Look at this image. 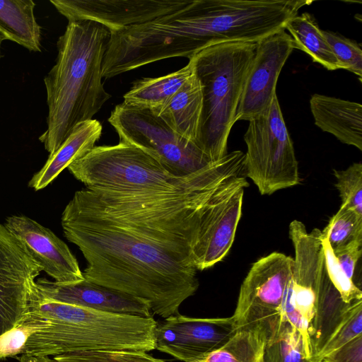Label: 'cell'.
<instances>
[{"mask_svg":"<svg viewBox=\"0 0 362 362\" xmlns=\"http://www.w3.org/2000/svg\"><path fill=\"white\" fill-rule=\"evenodd\" d=\"M194 73V62L191 58L182 69L157 78H144L134 82L124 95V103L154 109L166 103Z\"/></svg>","mask_w":362,"mask_h":362,"instance_id":"7402d4cb","label":"cell"},{"mask_svg":"<svg viewBox=\"0 0 362 362\" xmlns=\"http://www.w3.org/2000/svg\"><path fill=\"white\" fill-rule=\"evenodd\" d=\"M102 130L100 123L93 119L77 124L57 151L49 156L41 170L33 176L29 187L36 191L47 187L70 163L95 146Z\"/></svg>","mask_w":362,"mask_h":362,"instance_id":"d6986e66","label":"cell"},{"mask_svg":"<svg viewBox=\"0 0 362 362\" xmlns=\"http://www.w3.org/2000/svg\"><path fill=\"white\" fill-rule=\"evenodd\" d=\"M244 175V154L234 151L171 187L76 191L61 223L86 261L84 279L165 319L178 313L199 287L193 248L202 212L225 182Z\"/></svg>","mask_w":362,"mask_h":362,"instance_id":"6da1fadb","label":"cell"},{"mask_svg":"<svg viewBox=\"0 0 362 362\" xmlns=\"http://www.w3.org/2000/svg\"><path fill=\"white\" fill-rule=\"evenodd\" d=\"M4 226L54 281L69 284L84 279L77 259L52 230L25 216H10Z\"/></svg>","mask_w":362,"mask_h":362,"instance_id":"9a60e30c","label":"cell"},{"mask_svg":"<svg viewBox=\"0 0 362 362\" xmlns=\"http://www.w3.org/2000/svg\"><path fill=\"white\" fill-rule=\"evenodd\" d=\"M290 33L295 49L308 54L329 71L341 69L333 51L313 15L303 13L291 18L285 26Z\"/></svg>","mask_w":362,"mask_h":362,"instance_id":"603a6c76","label":"cell"},{"mask_svg":"<svg viewBox=\"0 0 362 362\" xmlns=\"http://www.w3.org/2000/svg\"><path fill=\"white\" fill-rule=\"evenodd\" d=\"M19 362H56L49 356H35L22 355L18 358Z\"/></svg>","mask_w":362,"mask_h":362,"instance_id":"e575fe53","label":"cell"},{"mask_svg":"<svg viewBox=\"0 0 362 362\" xmlns=\"http://www.w3.org/2000/svg\"><path fill=\"white\" fill-rule=\"evenodd\" d=\"M32 0H0V34L30 52H41V27Z\"/></svg>","mask_w":362,"mask_h":362,"instance_id":"44dd1931","label":"cell"},{"mask_svg":"<svg viewBox=\"0 0 362 362\" xmlns=\"http://www.w3.org/2000/svg\"><path fill=\"white\" fill-rule=\"evenodd\" d=\"M248 122L243 136L245 177L262 195L298 185V161L277 95L265 111Z\"/></svg>","mask_w":362,"mask_h":362,"instance_id":"8992f818","label":"cell"},{"mask_svg":"<svg viewBox=\"0 0 362 362\" xmlns=\"http://www.w3.org/2000/svg\"><path fill=\"white\" fill-rule=\"evenodd\" d=\"M288 231L295 257L282 299L281 319L282 323L288 322L299 332L313 361L312 323L325 268L322 230L314 228L308 233L301 221L294 220Z\"/></svg>","mask_w":362,"mask_h":362,"instance_id":"ba28073f","label":"cell"},{"mask_svg":"<svg viewBox=\"0 0 362 362\" xmlns=\"http://www.w3.org/2000/svg\"><path fill=\"white\" fill-rule=\"evenodd\" d=\"M233 317L198 318L179 313L156 329V349L184 362H198L223 346L237 332Z\"/></svg>","mask_w":362,"mask_h":362,"instance_id":"7c38bea8","label":"cell"},{"mask_svg":"<svg viewBox=\"0 0 362 362\" xmlns=\"http://www.w3.org/2000/svg\"><path fill=\"white\" fill-rule=\"evenodd\" d=\"M108 122L119 142L147 152L175 176L189 175L214 163L194 143L174 132L151 109L122 103L115 107Z\"/></svg>","mask_w":362,"mask_h":362,"instance_id":"52a82bcc","label":"cell"},{"mask_svg":"<svg viewBox=\"0 0 362 362\" xmlns=\"http://www.w3.org/2000/svg\"><path fill=\"white\" fill-rule=\"evenodd\" d=\"M265 344L259 331L239 329L223 346L198 362H261Z\"/></svg>","mask_w":362,"mask_h":362,"instance_id":"cb8c5ba5","label":"cell"},{"mask_svg":"<svg viewBox=\"0 0 362 362\" xmlns=\"http://www.w3.org/2000/svg\"><path fill=\"white\" fill-rule=\"evenodd\" d=\"M256 43L226 42L207 47L192 59L202 90V110L195 144L213 161L227 153L230 132Z\"/></svg>","mask_w":362,"mask_h":362,"instance_id":"277c9868","label":"cell"},{"mask_svg":"<svg viewBox=\"0 0 362 362\" xmlns=\"http://www.w3.org/2000/svg\"><path fill=\"white\" fill-rule=\"evenodd\" d=\"M361 334H362V300L354 307L322 350L313 360V362H318L325 356Z\"/></svg>","mask_w":362,"mask_h":362,"instance_id":"1f68e13d","label":"cell"},{"mask_svg":"<svg viewBox=\"0 0 362 362\" xmlns=\"http://www.w3.org/2000/svg\"><path fill=\"white\" fill-rule=\"evenodd\" d=\"M67 168L87 188L118 191L171 187L185 177L173 175L147 152L123 142L95 146Z\"/></svg>","mask_w":362,"mask_h":362,"instance_id":"5b68a950","label":"cell"},{"mask_svg":"<svg viewBox=\"0 0 362 362\" xmlns=\"http://www.w3.org/2000/svg\"><path fill=\"white\" fill-rule=\"evenodd\" d=\"M56 362H166L136 350L86 351L54 356Z\"/></svg>","mask_w":362,"mask_h":362,"instance_id":"83f0119b","label":"cell"},{"mask_svg":"<svg viewBox=\"0 0 362 362\" xmlns=\"http://www.w3.org/2000/svg\"><path fill=\"white\" fill-rule=\"evenodd\" d=\"M192 0H50L68 21L89 20L110 33L176 11Z\"/></svg>","mask_w":362,"mask_h":362,"instance_id":"5bb4252c","label":"cell"},{"mask_svg":"<svg viewBox=\"0 0 362 362\" xmlns=\"http://www.w3.org/2000/svg\"><path fill=\"white\" fill-rule=\"evenodd\" d=\"M333 251L356 240H362V215L341 204L322 230Z\"/></svg>","mask_w":362,"mask_h":362,"instance_id":"484cf974","label":"cell"},{"mask_svg":"<svg viewBox=\"0 0 362 362\" xmlns=\"http://www.w3.org/2000/svg\"><path fill=\"white\" fill-rule=\"evenodd\" d=\"M361 300L345 302L331 282L325 266L312 323L313 360L322 350L354 307Z\"/></svg>","mask_w":362,"mask_h":362,"instance_id":"ffe728a7","label":"cell"},{"mask_svg":"<svg viewBox=\"0 0 362 362\" xmlns=\"http://www.w3.org/2000/svg\"><path fill=\"white\" fill-rule=\"evenodd\" d=\"M36 283L43 295L57 302L107 313L152 317L153 313L146 301L86 279L62 284L42 278Z\"/></svg>","mask_w":362,"mask_h":362,"instance_id":"2e32d148","label":"cell"},{"mask_svg":"<svg viewBox=\"0 0 362 362\" xmlns=\"http://www.w3.org/2000/svg\"><path fill=\"white\" fill-rule=\"evenodd\" d=\"M341 204L362 215V164L354 163L343 170H334Z\"/></svg>","mask_w":362,"mask_h":362,"instance_id":"f1b7e54d","label":"cell"},{"mask_svg":"<svg viewBox=\"0 0 362 362\" xmlns=\"http://www.w3.org/2000/svg\"><path fill=\"white\" fill-rule=\"evenodd\" d=\"M261 362H313L303 338L290 323L285 322L276 334L266 342Z\"/></svg>","mask_w":362,"mask_h":362,"instance_id":"d4e9b609","label":"cell"},{"mask_svg":"<svg viewBox=\"0 0 362 362\" xmlns=\"http://www.w3.org/2000/svg\"><path fill=\"white\" fill-rule=\"evenodd\" d=\"M110 30L89 20L68 21L57 40L55 64L44 78L48 114L39 137L54 153L81 122L90 120L111 98L102 82Z\"/></svg>","mask_w":362,"mask_h":362,"instance_id":"7a4b0ae2","label":"cell"},{"mask_svg":"<svg viewBox=\"0 0 362 362\" xmlns=\"http://www.w3.org/2000/svg\"><path fill=\"white\" fill-rule=\"evenodd\" d=\"M325 266L327 275L334 287L346 303L362 300V291L352 279L349 278L339 265L327 238L322 235Z\"/></svg>","mask_w":362,"mask_h":362,"instance_id":"4dcf8cb0","label":"cell"},{"mask_svg":"<svg viewBox=\"0 0 362 362\" xmlns=\"http://www.w3.org/2000/svg\"><path fill=\"white\" fill-rule=\"evenodd\" d=\"M341 69L356 74L360 81L362 78V49L360 44L340 34L322 30Z\"/></svg>","mask_w":362,"mask_h":362,"instance_id":"f546056e","label":"cell"},{"mask_svg":"<svg viewBox=\"0 0 362 362\" xmlns=\"http://www.w3.org/2000/svg\"><path fill=\"white\" fill-rule=\"evenodd\" d=\"M40 272L21 242L0 223V335L26 317Z\"/></svg>","mask_w":362,"mask_h":362,"instance_id":"8fae6325","label":"cell"},{"mask_svg":"<svg viewBox=\"0 0 362 362\" xmlns=\"http://www.w3.org/2000/svg\"><path fill=\"white\" fill-rule=\"evenodd\" d=\"M202 110V90L194 73L163 105L151 110L177 134L195 144Z\"/></svg>","mask_w":362,"mask_h":362,"instance_id":"ac0fdd59","label":"cell"},{"mask_svg":"<svg viewBox=\"0 0 362 362\" xmlns=\"http://www.w3.org/2000/svg\"><path fill=\"white\" fill-rule=\"evenodd\" d=\"M293 259L274 252L254 262L240 286L232 315L239 329L259 331L266 342L281 327V306Z\"/></svg>","mask_w":362,"mask_h":362,"instance_id":"9c48e42d","label":"cell"},{"mask_svg":"<svg viewBox=\"0 0 362 362\" xmlns=\"http://www.w3.org/2000/svg\"><path fill=\"white\" fill-rule=\"evenodd\" d=\"M293 49V40L285 30L256 42L255 54L238 106L236 121H249L270 106L276 95L280 72Z\"/></svg>","mask_w":362,"mask_h":362,"instance_id":"4fadbf2b","label":"cell"},{"mask_svg":"<svg viewBox=\"0 0 362 362\" xmlns=\"http://www.w3.org/2000/svg\"><path fill=\"white\" fill-rule=\"evenodd\" d=\"M28 313L44 318L48 325L28 339L22 355L54 356L86 351L156 349L153 317L112 314L51 300L37 288Z\"/></svg>","mask_w":362,"mask_h":362,"instance_id":"3957f363","label":"cell"},{"mask_svg":"<svg viewBox=\"0 0 362 362\" xmlns=\"http://www.w3.org/2000/svg\"><path fill=\"white\" fill-rule=\"evenodd\" d=\"M333 252L341 267L353 280L356 266L362 255V240L354 241Z\"/></svg>","mask_w":362,"mask_h":362,"instance_id":"836d02e7","label":"cell"},{"mask_svg":"<svg viewBox=\"0 0 362 362\" xmlns=\"http://www.w3.org/2000/svg\"><path fill=\"white\" fill-rule=\"evenodd\" d=\"M318 362H362V334L325 356Z\"/></svg>","mask_w":362,"mask_h":362,"instance_id":"d6a6232c","label":"cell"},{"mask_svg":"<svg viewBox=\"0 0 362 362\" xmlns=\"http://www.w3.org/2000/svg\"><path fill=\"white\" fill-rule=\"evenodd\" d=\"M47 325L44 318L28 313L23 320L0 335V361L22 355L28 338Z\"/></svg>","mask_w":362,"mask_h":362,"instance_id":"4316f807","label":"cell"},{"mask_svg":"<svg viewBox=\"0 0 362 362\" xmlns=\"http://www.w3.org/2000/svg\"><path fill=\"white\" fill-rule=\"evenodd\" d=\"M248 186L245 177H233L206 204L193 248L197 270L213 267L228 255L241 216L244 189Z\"/></svg>","mask_w":362,"mask_h":362,"instance_id":"30bf717a","label":"cell"},{"mask_svg":"<svg viewBox=\"0 0 362 362\" xmlns=\"http://www.w3.org/2000/svg\"><path fill=\"white\" fill-rule=\"evenodd\" d=\"M315 124L341 142L362 151V105L321 94L310 99Z\"/></svg>","mask_w":362,"mask_h":362,"instance_id":"e0dca14e","label":"cell"}]
</instances>
